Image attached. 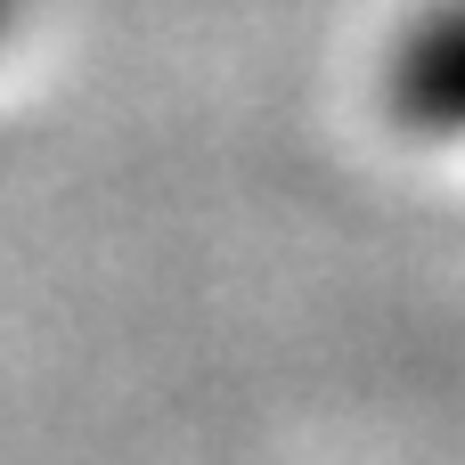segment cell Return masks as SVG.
<instances>
[{
  "mask_svg": "<svg viewBox=\"0 0 465 465\" xmlns=\"http://www.w3.org/2000/svg\"><path fill=\"white\" fill-rule=\"evenodd\" d=\"M384 106L417 139H465V0H441L417 25H401L384 57Z\"/></svg>",
  "mask_w": 465,
  "mask_h": 465,
  "instance_id": "obj_1",
  "label": "cell"
},
{
  "mask_svg": "<svg viewBox=\"0 0 465 465\" xmlns=\"http://www.w3.org/2000/svg\"><path fill=\"white\" fill-rule=\"evenodd\" d=\"M8 16H16V0H0V33H8Z\"/></svg>",
  "mask_w": 465,
  "mask_h": 465,
  "instance_id": "obj_2",
  "label": "cell"
}]
</instances>
